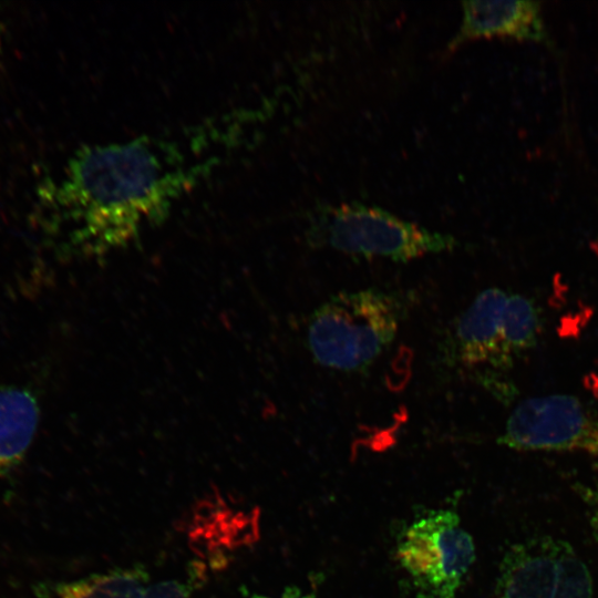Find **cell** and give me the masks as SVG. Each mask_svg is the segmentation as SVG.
Listing matches in <instances>:
<instances>
[{"label": "cell", "mask_w": 598, "mask_h": 598, "mask_svg": "<svg viewBox=\"0 0 598 598\" xmlns=\"http://www.w3.org/2000/svg\"><path fill=\"white\" fill-rule=\"evenodd\" d=\"M309 238L315 246L343 254L401 262L456 247V239L448 234L429 230L380 207L358 203L317 210Z\"/></svg>", "instance_id": "cell-3"}, {"label": "cell", "mask_w": 598, "mask_h": 598, "mask_svg": "<svg viewBox=\"0 0 598 598\" xmlns=\"http://www.w3.org/2000/svg\"><path fill=\"white\" fill-rule=\"evenodd\" d=\"M244 598H272L259 594H245ZM280 598H315L313 595H308L297 587H288L282 592Z\"/></svg>", "instance_id": "cell-14"}, {"label": "cell", "mask_w": 598, "mask_h": 598, "mask_svg": "<svg viewBox=\"0 0 598 598\" xmlns=\"http://www.w3.org/2000/svg\"><path fill=\"white\" fill-rule=\"evenodd\" d=\"M396 556L417 598H455L475 560V545L454 511L435 509L404 530Z\"/></svg>", "instance_id": "cell-4"}, {"label": "cell", "mask_w": 598, "mask_h": 598, "mask_svg": "<svg viewBox=\"0 0 598 598\" xmlns=\"http://www.w3.org/2000/svg\"><path fill=\"white\" fill-rule=\"evenodd\" d=\"M209 162L189 159L181 145L167 140L85 146L41 196L52 223L68 229L71 249L100 255L161 221Z\"/></svg>", "instance_id": "cell-1"}, {"label": "cell", "mask_w": 598, "mask_h": 598, "mask_svg": "<svg viewBox=\"0 0 598 598\" xmlns=\"http://www.w3.org/2000/svg\"><path fill=\"white\" fill-rule=\"evenodd\" d=\"M537 329L534 303L520 295L508 296L502 319L503 348L508 362L514 354L535 344Z\"/></svg>", "instance_id": "cell-11"}, {"label": "cell", "mask_w": 598, "mask_h": 598, "mask_svg": "<svg viewBox=\"0 0 598 598\" xmlns=\"http://www.w3.org/2000/svg\"><path fill=\"white\" fill-rule=\"evenodd\" d=\"M498 443L519 451H580L598 457V419L571 395L529 398L513 410Z\"/></svg>", "instance_id": "cell-6"}, {"label": "cell", "mask_w": 598, "mask_h": 598, "mask_svg": "<svg viewBox=\"0 0 598 598\" xmlns=\"http://www.w3.org/2000/svg\"><path fill=\"white\" fill-rule=\"evenodd\" d=\"M150 574L144 565L117 567L68 581H43L33 588L34 598H142Z\"/></svg>", "instance_id": "cell-10"}, {"label": "cell", "mask_w": 598, "mask_h": 598, "mask_svg": "<svg viewBox=\"0 0 598 598\" xmlns=\"http://www.w3.org/2000/svg\"><path fill=\"white\" fill-rule=\"evenodd\" d=\"M590 571L573 546L550 536L511 547L489 598H592Z\"/></svg>", "instance_id": "cell-5"}, {"label": "cell", "mask_w": 598, "mask_h": 598, "mask_svg": "<svg viewBox=\"0 0 598 598\" xmlns=\"http://www.w3.org/2000/svg\"><path fill=\"white\" fill-rule=\"evenodd\" d=\"M586 503L589 507V522L592 533L598 540V491L587 489L584 494Z\"/></svg>", "instance_id": "cell-13"}, {"label": "cell", "mask_w": 598, "mask_h": 598, "mask_svg": "<svg viewBox=\"0 0 598 598\" xmlns=\"http://www.w3.org/2000/svg\"><path fill=\"white\" fill-rule=\"evenodd\" d=\"M40 419L34 394L24 388H0V478L24 458Z\"/></svg>", "instance_id": "cell-9"}, {"label": "cell", "mask_w": 598, "mask_h": 598, "mask_svg": "<svg viewBox=\"0 0 598 598\" xmlns=\"http://www.w3.org/2000/svg\"><path fill=\"white\" fill-rule=\"evenodd\" d=\"M408 301L402 293L378 288L331 296L308 321L307 342L315 361L344 372L368 368L394 340Z\"/></svg>", "instance_id": "cell-2"}, {"label": "cell", "mask_w": 598, "mask_h": 598, "mask_svg": "<svg viewBox=\"0 0 598 598\" xmlns=\"http://www.w3.org/2000/svg\"><path fill=\"white\" fill-rule=\"evenodd\" d=\"M462 7V22L447 44L448 52L478 38L502 37L527 41H543L545 38L539 2L464 1Z\"/></svg>", "instance_id": "cell-8"}, {"label": "cell", "mask_w": 598, "mask_h": 598, "mask_svg": "<svg viewBox=\"0 0 598 598\" xmlns=\"http://www.w3.org/2000/svg\"><path fill=\"white\" fill-rule=\"evenodd\" d=\"M1 47H2V39H1V30H0V54H1Z\"/></svg>", "instance_id": "cell-15"}, {"label": "cell", "mask_w": 598, "mask_h": 598, "mask_svg": "<svg viewBox=\"0 0 598 598\" xmlns=\"http://www.w3.org/2000/svg\"><path fill=\"white\" fill-rule=\"evenodd\" d=\"M508 295L499 288L482 291L457 319L451 340L452 355L465 367L508 365L503 348L502 319Z\"/></svg>", "instance_id": "cell-7"}, {"label": "cell", "mask_w": 598, "mask_h": 598, "mask_svg": "<svg viewBox=\"0 0 598 598\" xmlns=\"http://www.w3.org/2000/svg\"><path fill=\"white\" fill-rule=\"evenodd\" d=\"M203 568L193 566L185 579H169L146 589L142 598H190L195 587L200 584Z\"/></svg>", "instance_id": "cell-12"}]
</instances>
